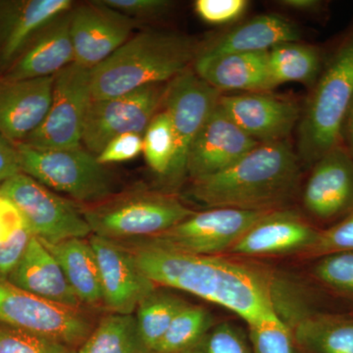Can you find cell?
I'll list each match as a JSON object with an SVG mask.
<instances>
[{"label":"cell","mask_w":353,"mask_h":353,"mask_svg":"<svg viewBox=\"0 0 353 353\" xmlns=\"http://www.w3.org/2000/svg\"><path fill=\"white\" fill-rule=\"evenodd\" d=\"M301 199L306 212L321 222H338L353 211V157L345 145L311 166Z\"/></svg>","instance_id":"15"},{"label":"cell","mask_w":353,"mask_h":353,"mask_svg":"<svg viewBox=\"0 0 353 353\" xmlns=\"http://www.w3.org/2000/svg\"><path fill=\"white\" fill-rule=\"evenodd\" d=\"M259 145L218 104L190 148L187 176L196 180L225 170Z\"/></svg>","instance_id":"17"},{"label":"cell","mask_w":353,"mask_h":353,"mask_svg":"<svg viewBox=\"0 0 353 353\" xmlns=\"http://www.w3.org/2000/svg\"><path fill=\"white\" fill-rule=\"evenodd\" d=\"M343 139L345 141V148L353 157V101L348 111L345 127H343Z\"/></svg>","instance_id":"43"},{"label":"cell","mask_w":353,"mask_h":353,"mask_svg":"<svg viewBox=\"0 0 353 353\" xmlns=\"http://www.w3.org/2000/svg\"><path fill=\"white\" fill-rule=\"evenodd\" d=\"M70 32L75 62L94 69L105 61L131 38L136 21L114 10L103 1H90L73 7Z\"/></svg>","instance_id":"13"},{"label":"cell","mask_w":353,"mask_h":353,"mask_svg":"<svg viewBox=\"0 0 353 353\" xmlns=\"http://www.w3.org/2000/svg\"><path fill=\"white\" fill-rule=\"evenodd\" d=\"M267 55L272 80L276 87L290 82L311 85L320 75L321 57L315 46L299 41H289L274 46Z\"/></svg>","instance_id":"28"},{"label":"cell","mask_w":353,"mask_h":353,"mask_svg":"<svg viewBox=\"0 0 353 353\" xmlns=\"http://www.w3.org/2000/svg\"><path fill=\"white\" fill-rule=\"evenodd\" d=\"M15 145L22 173L80 205H94L115 196V176L82 146L48 150L22 143Z\"/></svg>","instance_id":"6"},{"label":"cell","mask_w":353,"mask_h":353,"mask_svg":"<svg viewBox=\"0 0 353 353\" xmlns=\"http://www.w3.org/2000/svg\"><path fill=\"white\" fill-rule=\"evenodd\" d=\"M320 232L294 211L278 209L255 223L226 254L260 257L301 253L304 256Z\"/></svg>","instance_id":"18"},{"label":"cell","mask_w":353,"mask_h":353,"mask_svg":"<svg viewBox=\"0 0 353 353\" xmlns=\"http://www.w3.org/2000/svg\"><path fill=\"white\" fill-rule=\"evenodd\" d=\"M10 284L53 303L74 308H87L76 296L59 262L36 236L7 278Z\"/></svg>","instance_id":"23"},{"label":"cell","mask_w":353,"mask_h":353,"mask_svg":"<svg viewBox=\"0 0 353 353\" xmlns=\"http://www.w3.org/2000/svg\"><path fill=\"white\" fill-rule=\"evenodd\" d=\"M97 259L102 301L109 312L134 314L139 303L157 289L132 253L117 241L92 234L88 238Z\"/></svg>","instance_id":"14"},{"label":"cell","mask_w":353,"mask_h":353,"mask_svg":"<svg viewBox=\"0 0 353 353\" xmlns=\"http://www.w3.org/2000/svg\"><path fill=\"white\" fill-rule=\"evenodd\" d=\"M218 104L259 143L285 141L301 116V109L296 101L263 92L220 95Z\"/></svg>","instance_id":"16"},{"label":"cell","mask_w":353,"mask_h":353,"mask_svg":"<svg viewBox=\"0 0 353 353\" xmlns=\"http://www.w3.org/2000/svg\"><path fill=\"white\" fill-rule=\"evenodd\" d=\"M32 236L34 234L23 220L17 227L14 228L6 239L0 241V279L1 280H7L9 274L13 271L16 265L19 263Z\"/></svg>","instance_id":"37"},{"label":"cell","mask_w":353,"mask_h":353,"mask_svg":"<svg viewBox=\"0 0 353 353\" xmlns=\"http://www.w3.org/2000/svg\"><path fill=\"white\" fill-rule=\"evenodd\" d=\"M167 83L150 85L111 99H92L83 125L82 145L99 155L116 137L143 134L163 106Z\"/></svg>","instance_id":"10"},{"label":"cell","mask_w":353,"mask_h":353,"mask_svg":"<svg viewBox=\"0 0 353 353\" xmlns=\"http://www.w3.org/2000/svg\"><path fill=\"white\" fill-rule=\"evenodd\" d=\"M73 7L71 0L0 4V65L9 68L48 25Z\"/></svg>","instance_id":"20"},{"label":"cell","mask_w":353,"mask_h":353,"mask_svg":"<svg viewBox=\"0 0 353 353\" xmlns=\"http://www.w3.org/2000/svg\"><path fill=\"white\" fill-rule=\"evenodd\" d=\"M20 173L22 170L15 143L0 134V185Z\"/></svg>","instance_id":"41"},{"label":"cell","mask_w":353,"mask_h":353,"mask_svg":"<svg viewBox=\"0 0 353 353\" xmlns=\"http://www.w3.org/2000/svg\"><path fill=\"white\" fill-rule=\"evenodd\" d=\"M248 6L246 0H196L194 11L208 24L225 25L241 18Z\"/></svg>","instance_id":"38"},{"label":"cell","mask_w":353,"mask_h":353,"mask_svg":"<svg viewBox=\"0 0 353 353\" xmlns=\"http://www.w3.org/2000/svg\"><path fill=\"white\" fill-rule=\"evenodd\" d=\"M271 211L210 208L194 212L168 231L146 239L194 254L225 255L255 223Z\"/></svg>","instance_id":"12"},{"label":"cell","mask_w":353,"mask_h":353,"mask_svg":"<svg viewBox=\"0 0 353 353\" xmlns=\"http://www.w3.org/2000/svg\"><path fill=\"white\" fill-rule=\"evenodd\" d=\"M220 95L219 92L199 78L192 68L185 70L167 83L162 108L170 116L176 152L166 180L173 187L187 176L190 148L204 123L218 105Z\"/></svg>","instance_id":"11"},{"label":"cell","mask_w":353,"mask_h":353,"mask_svg":"<svg viewBox=\"0 0 353 353\" xmlns=\"http://www.w3.org/2000/svg\"><path fill=\"white\" fill-rule=\"evenodd\" d=\"M199 46L194 38L178 32H139L92 69V99L168 83L192 66Z\"/></svg>","instance_id":"3"},{"label":"cell","mask_w":353,"mask_h":353,"mask_svg":"<svg viewBox=\"0 0 353 353\" xmlns=\"http://www.w3.org/2000/svg\"><path fill=\"white\" fill-rule=\"evenodd\" d=\"M339 252H353V211L320 232L315 245L304 256L320 257Z\"/></svg>","instance_id":"35"},{"label":"cell","mask_w":353,"mask_h":353,"mask_svg":"<svg viewBox=\"0 0 353 353\" xmlns=\"http://www.w3.org/2000/svg\"><path fill=\"white\" fill-rule=\"evenodd\" d=\"M0 323L80 347L95 325L87 308L61 305L0 279Z\"/></svg>","instance_id":"7"},{"label":"cell","mask_w":353,"mask_h":353,"mask_svg":"<svg viewBox=\"0 0 353 353\" xmlns=\"http://www.w3.org/2000/svg\"><path fill=\"white\" fill-rule=\"evenodd\" d=\"M297 124V157L312 166L341 145L343 127L353 101V34L318 77Z\"/></svg>","instance_id":"4"},{"label":"cell","mask_w":353,"mask_h":353,"mask_svg":"<svg viewBox=\"0 0 353 353\" xmlns=\"http://www.w3.org/2000/svg\"><path fill=\"white\" fill-rule=\"evenodd\" d=\"M316 280L330 292L353 303V252H339L317 259Z\"/></svg>","instance_id":"32"},{"label":"cell","mask_w":353,"mask_h":353,"mask_svg":"<svg viewBox=\"0 0 353 353\" xmlns=\"http://www.w3.org/2000/svg\"><path fill=\"white\" fill-rule=\"evenodd\" d=\"M296 338L317 353H353V317L309 314L296 327Z\"/></svg>","instance_id":"27"},{"label":"cell","mask_w":353,"mask_h":353,"mask_svg":"<svg viewBox=\"0 0 353 353\" xmlns=\"http://www.w3.org/2000/svg\"><path fill=\"white\" fill-rule=\"evenodd\" d=\"M77 353H152L145 347L134 314L103 316Z\"/></svg>","instance_id":"26"},{"label":"cell","mask_w":353,"mask_h":353,"mask_svg":"<svg viewBox=\"0 0 353 353\" xmlns=\"http://www.w3.org/2000/svg\"><path fill=\"white\" fill-rule=\"evenodd\" d=\"M54 77L10 81L0 79V134L13 143L24 141L46 118Z\"/></svg>","instance_id":"19"},{"label":"cell","mask_w":353,"mask_h":353,"mask_svg":"<svg viewBox=\"0 0 353 353\" xmlns=\"http://www.w3.org/2000/svg\"><path fill=\"white\" fill-rule=\"evenodd\" d=\"M248 326L255 353H296L294 336L280 313Z\"/></svg>","instance_id":"33"},{"label":"cell","mask_w":353,"mask_h":353,"mask_svg":"<svg viewBox=\"0 0 353 353\" xmlns=\"http://www.w3.org/2000/svg\"><path fill=\"white\" fill-rule=\"evenodd\" d=\"M0 196H1V192H0Z\"/></svg>","instance_id":"44"},{"label":"cell","mask_w":353,"mask_h":353,"mask_svg":"<svg viewBox=\"0 0 353 353\" xmlns=\"http://www.w3.org/2000/svg\"><path fill=\"white\" fill-rule=\"evenodd\" d=\"M79 208L92 234L112 241L152 238L196 212L175 194L152 190L113 196Z\"/></svg>","instance_id":"5"},{"label":"cell","mask_w":353,"mask_h":353,"mask_svg":"<svg viewBox=\"0 0 353 353\" xmlns=\"http://www.w3.org/2000/svg\"><path fill=\"white\" fill-rule=\"evenodd\" d=\"M114 10L119 11L131 19L152 20L163 17L174 3L168 0H102Z\"/></svg>","instance_id":"40"},{"label":"cell","mask_w":353,"mask_h":353,"mask_svg":"<svg viewBox=\"0 0 353 353\" xmlns=\"http://www.w3.org/2000/svg\"><path fill=\"white\" fill-rule=\"evenodd\" d=\"M175 152V134L170 116L162 108L143 132V154L150 170L157 176L167 179Z\"/></svg>","instance_id":"31"},{"label":"cell","mask_w":353,"mask_h":353,"mask_svg":"<svg viewBox=\"0 0 353 353\" xmlns=\"http://www.w3.org/2000/svg\"><path fill=\"white\" fill-rule=\"evenodd\" d=\"M157 287L182 290L232 311L246 324L279 312L275 281L256 265L183 252L152 239L117 241Z\"/></svg>","instance_id":"1"},{"label":"cell","mask_w":353,"mask_h":353,"mask_svg":"<svg viewBox=\"0 0 353 353\" xmlns=\"http://www.w3.org/2000/svg\"><path fill=\"white\" fill-rule=\"evenodd\" d=\"M0 192L43 243L54 245L71 239H87L92 234L79 206L32 176L18 174L2 183Z\"/></svg>","instance_id":"8"},{"label":"cell","mask_w":353,"mask_h":353,"mask_svg":"<svg viewBox=\"0 0 353 353\" xmlns=\"http://www.w3.org/2000/svg\"><path fill=\"white\" fill-rule=\"evenodd\" d=\"M71 10L53 21L26 48L7 69L4 79L21 81L54 77L75 62L70 32Z\"/></svg>","instance_id":"22"},{"label":"cell","mask_w":353,"mask_h":353,"mask_svg":"<svg viewBox=\"0 0 353 353\" xmlns=\"http://www.w3.org/2000/svg\"><path fill=\"white\" fill-rule=\"evenodd\" d=\"M281 6L299 12H316L322 6V2L318 0H282L279 1Z\"/></svg>","instance_id":"42"},{"label":"cell","mask_w":353,"mask_h":353,"mask_svg":"<svg viewBox=\"0 0 353 353\" xmlns=\"http://www.w3.org/2000/svg\"><path fill=\"white\" fill-rule=\"evenodd\" d=\"M294 23L278 14H264L236 26L199 46V55L267 52L274 46L301 41Z\"/></svg>","instance_id":"24"},{"label":"cell","mask_w":353,"mask_h":353,"mask_svg":"<svg viewBox=\"0 0 353 353\" xmlns=\"http://www.w3.org/2000/svg\"><path fill=\"white\" fill-rule=\"evenodd\" d=\"M197 345L201 353H250L243 334L229 323L212 327Z\"/></svg>","instance_id":"36"},{"label":"cell","mask_w":353,"mask_h":353,"mask_svg":"<svg viewBox=\"0 0 353 353\" xmlns=\"http://www.w3.org/2000/svg\"><path fill=\"white\" fill-rule=\"evenodd\" d=\"M43 243L59 262L83 305L87 308L103 306L99 266L88 239H71L54 245Z\"/></svg>","instance_id":"25"},{"label":"cell","mask_w":353,"mask_h":353,"mask_svg":"<svg viewBox=\"0 0 353 353\" xmlns=\"http://www.w3.org/2000/svg\"><path fill=\"white\" fill-rule=\"evenodd\" d=\"M92 101V69L69 65L54 76L52 99L43 123L22 143L48 150L80 148Z\"/></svg>","instance_id":"9"},{"label":"cell","mask_w":353,"mask_h":353,"mask_svg":"<svg viewBox=\"0 0 353 353\" xmlns=\"http://www.w3.org/2000/svg\"><path fill=\"white\" fill-rule=\"evenodd\" d=\"M301 164L287 141L259 143L229 168L192 180L190 196L209 208L285 209L299 192Z\"/></svg>","instance_id":"2"},{"label":"cell","mask_w":353,"mask_h":353,"mask_svg":"<svg viewBox=\"0 0 353 353\" xmlns=\"http://www.w3.org/2000/svg\"><path fill=\"white\" fill-rule=\"evenodd\" d=\"M212 328L208 309L188 304L176 316L153 353H185L194 350Z\"/></svg>","instance_id":"30"},{"label":"cell","mask_w":353,"mask_h":353,"mask_svg":"<svg viewBox=\"0 0 353 353\" xmlns=\"http://www.w3.org/2000/svg\"><path fill=\"white\" fill-rule=\"evenodd\" d=\"M143 134L128 132L116 137L97 155V161L108 166L110 164L131 161L143 153Z\"/></svg>","instance_id":"39"},{"label":"cell","mask_w":353,"mask_h":353,"mask_svg":"<svg viewBox=\"0 0 353 353\" xmlns=\"http://www.w3.org/2000/svg\"><path fill=\"white\" fill-rule=\"evenodd\" d=\"M0 353H77V350L59 341L0 323Z\"/></svg>","instance_id":"34"},{"label":"cell","mask_w":353,"mask_h":353,"mask_svg":"<svg viewBox=\"0 0 353 353\" xmlns=\"http://www.w3.org/2000/svg\"><path fill=\"white\" fill-rule=\"evenodd\" d=\"M189 303L168 290L157 289L139 303L137 308V324L141 340L153 353L171 323Z\"/></svg>","instance_id":"29"},{"label":"cell","mask_w":353,"mask_h":353,"mask_svg":"<svg viewBox=\"0 0 353 353\" xmlns=\"http://www.w3.org/2000/svg\"><path fill=\"white\" fill-rule=\"evenodd\" d=\"M268 52V51H267ZM267 52L196 55L192 70L217 92H268L276 87Z\"/></svg>","instance_id":"21"}]
</instances>
